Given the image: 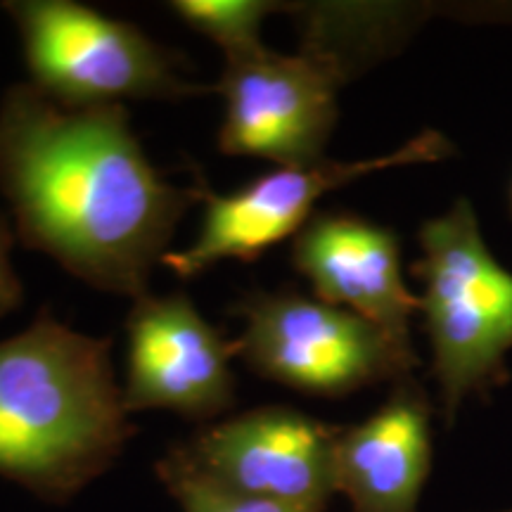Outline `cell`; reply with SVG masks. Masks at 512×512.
<instances>
[{
	"mask_svg": "<svg viewBox=\"0 0 512 512\" xmlns=\"http://www.w3.org/2000/svg\"><path fill=\"white\" fill-rule=\"evenodd\" d=\"M422 256L413 268L422 283L420 313L432 347V377L451 427L470 394L486 396L510 380L512 273L486 247L470 200L422 223Z\"/></svg>",
	"mask_w": 512,
	"mask_h": 512,
	"instance_id": "cell-3",
	"label": "cell"
},
{
	"mask_svg": "<svg viewBox=\"0 0 512 512\" xmlns=\"http://www.w3.org/2000/svg\"><path fill=\"white\" fill-rule=\"evenodd\" d=\"M12 245H15V233H12L8 219L0 214V318L19 309L24 302V287L19 283L10 259Z\"/></svg>",
	"mask_w": 512,
	"mask_h": 512,
	"instance_id": "cell-14",
	"label": "cell"
},
{
	"mask_svg": "<svg viewBox=\"0 0 512 512\" xmlns=\"http://www.w3.org/2000/svg\"><path fill=\"white\" fill-rule=\"evenodd\" d=\"M169 8L190 29L211 38L223 57H233L264 48L261 24L283 5L268 0H176Z\"/></svg>",
	"mask_w": 512,
	"mask_h": 512,
	"instance_id": "cell-12",
	"label": "cell"
},
{
	"mask_svg": "<svg viewBox=\"0 0 512 512\" xmlns=\"http://www.w3.org/2000/svg\"><path fill=\"white\" fill-rule=\"evenodd\" d=\"M3 10L22 36L31 83L64 107L183 100L214 88L178 74L181 57L136 24L74 0H8Z\"/></svg>",
	"mask_w": 512,
	"mask_h": 512,
	"instance_id": "cell-4",
	"label": "cell"
},
{
	"mask_svg": "<svg viewBox=\"0 0 512 512\" xmlns=\"http://www.w3.org/2000/svg\"><path fill=\"white\" fill-rule=\"evenodd\" d=\"M351 79L328 50L302 43L283 55L259 48L226 57L214 91L226 100L219 150L287 166L323 162L337 124V91Z\"/></svg>",
	"mask_w": 512,
	"mask_h": 512,
	"instance_id": "cell-7",
	"label": "cell"
},
{
	"mask_svg": "<svg viewBox=\"0 0 512 512\" xmlns=\"http://www.w3.org/2000/svg\"><path fill=\"white\" fill-rule=\"evenodd\" d=\"M432 408L415 375L358 425L339 427L335 489L354 512H415L432 467Z\"/></svg>",
	"mask_w": 512,
	"mask_h": 512,
	"instance_id": "cell-11",
	"label": "cell"
},
{
	"mask_svg": "<svg viewBox=\"0 0 512 512\" xmlns=\"http://www.w3.org/2000/svg\"><path fill=\"white\" fill-rule=\"evenodd\" d=\"M503 512H512V510H503Z\"/></svg>",
	"mask_w": 512,
	"mask_h": 512,
	"instance_id": "cell-16",
	"label": "cell"
},
{
	"mask_svg": "<svg viewBox=\"0 0 512 512\" xmlns=\"http://www.w3.org/2000/svg\"><path fill=\"white\" fill-rule=\"evenodd\" d=\"M510 214H512V183H510Z\"/></svg>",
	"mask_w": 512,
	"mask_h": 512,
	"instance_id": "cell-15",
	"label": "cell"
},
{
	"mask_svg": "<svg viewBox=\"0 0 512 512\" xmlns=\"http://www.w3.org/2000/svg\"><path fill=\"white\" fill-rule=\"evenodd\" d=\"M233 311L245 320L235 339L242 361L302 394L335 399L420 366L370 320L294 290L247 292Z\"/></svg>",
	"mask_w": 512,
	"mask_h": 512,
	"instance_id": "cell-5",
	"label": "cell"
},
{
	"mask_svg": "<svg viewBox=\"0 0 512 512\" xmlns=\"http://www.w3.org/2000/svg\"><path fill=\"white\" fill-rule=\"evenodd\" d=\"M110 356L48 309L0 342V477L67 503L110 470L136 432Z\"/></svg>",
	"mask_w": 512,
	"mask_h": 512,
	"instance_id": "cell-2",
	"label": "cell"
},
{
	"mask_svg": "<svg viewBox=\"0 0 512 512\" xmlns=\"http://www.w3.org/2000/svg\"><path fill=\"white\" fill-rule=\"evenodd\" d=\"M128 370L126 411H171L207 422L235 403L230 361L238 342L202 318L183 292L133 299L126 318Z\"/></svg>",
	"mask_w": 512,
	"mask_h": 512,
	"instance_id": "cell-8",
	"label": "cell"
},
{
	"mask_svg": "<svg viewBox=\"0 0 512 512\" xmlns=\"http://www.w3.org/2000/svg\"><path fill=\"white\" fill-rule=\"evenodd\" d=\"M292 266L309 280L316 299L342 306L377 325L406 354L411 318L420 297L401 271V242L394 230L347 211H318L294 235Z\"/></svg>",
	"mask_w": 512,
	"mask_h": 512,
	"instance_id": "cell-10",
	"label": "cell"
},
{
	"mask_svg": "<svg viewBox=\"0 0 512 512\" xmlns=\"http://www.w3.org/2000/svg\"><path fill=\"white\" fill-rule=\"evenodd\" d=\"M456 155V147L441 131L425 128L389 155L311 166H287L259 176L230 195H216L197 174L195 190L204 202V219L188 249L169 252L162 266L181 280L200 275L219 261H256L261 254L297 235L313 216V207L325 192H332L375 171L396 166L437 164Z\"/></svg>",
	"mask_w": 512,
	"mask_h": 512,
	"instance_id": "cell-6",
	"label": "cell"
},
{
	"mask_svg": "<svg viewBox=\"0 0 512 512\" xmlns=\"http://www.w3.org/2000/svg\"><path fill=\"white\" fill-rule=\"evenodd\" d=\"M0 192L24 247L100 292L138 299L200 202L145 157L124 105L64 107L34 83L0 100Z\"/></svg>",
	"mask_w": 512,
	"mask_h": 512,
	"instance_id": "cell-1",
	"label": "cell"
},
{
	"mask_svg": "<svg viewBox=\"0 0 512 512\" xmlns=\"http://www.w3.org/2000/svg\"><path fill=\"white\" fill-rule=\"evenodd\" d=\"M339 427L287 406H264L202 427L183 444L192 463L240 494L323 512L335 494Z\"/></svg>",
	"mask_w": 512,
	"mask_h": 512,
	"instance_id": "cell-9",
	"label": "cell"
},
{
	"mask_svg": "<svg viewBox=\"0 0 512 512\" xmlns=\"http://www.w3.org/2000/svg\"><path fill=\"white\" fill-rule=\"evenodd\" d=\"M157 475L183 512H304L228 489L192 463L183 446L171 448L159 460Z\"/></svg>",
	"mask_w": 512,
	"mask_h": 512,
	"instance_id": "cell-13",
	"label": "cell"
}]
</instances>
